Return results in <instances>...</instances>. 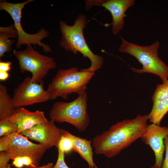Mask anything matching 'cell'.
I'll return each instance as SVG.
<instances>
[{
    "label": "cell",
    "mask_w": 168,
    "mask_h": 168,
    "mask_svg": "<svg viewBox=\"0 0 168 168\" xmlns=\"http://www.w3.org/2000/svg\"><path fill=\"white\" fill-rule=\"evenodd\" d=\"M148 115H138L135 118L117 123L93 139L95 153L108 158L118 155L141 138L147 126Z\"/></svg>",
    "instance_id": "1"
},
{
    "label": "cell",
    "mask_w": 168,
    "mask_h": 168,
    "mask_svg": "<svg viewBox=\"0 0 168 168\" xmlns=\"http://www.w3.org/2000/svg\"><path fill=\"white\" fill-rule=\"evenodd\" d=\"M87 23L86 16L82 14L79 15L72 26L68 25L64 21H60L59 28L62 36L59 44L67 51L75 54L79 52L84 58L89 59L91 62L90 66L84 69L86 72L95 73L102 66L104 59L102 56L93 53L86 42L83 30Z\"/></svg>",
    "instance_id": "2"
},
{
    "label": "cell",
    "mask_w": 168,
    "mask_h": 168,
    "mask_svg": "<svg viewBox=\"0 0 168 168\" xmlns=\"http://www.w3.org/2000/svg\"><path fill=\"white\" fill-rule=\"evenodd\" d=\"M121 39L119 51L134 57L142 65V69L131 68L133 72L155 74L159 76L162 82L168 79V67L158 57L160 43L158 41L150 45L142 46L128 42L122 37Z\"/></svg>",
    "instance_id": "3"
},
{
    "label": "cell",
    "mask_w": 168,
    "mask_h": 168,
    "mask_svg": "<svg viewBox=\"0 0 168 168\" xmlns=\"http://www.w3.org/2000/svg\"><path fill=\"white\" fill-rule=\"evenodd\" d=\"M95 72L80 70L74 67L67 69H60L48 85L47 91L51 99L61 97L67 99L68 96L73 93L78 95L85 91L87 85Z\"/></svg>",
    "instance_id": "4"
},
{
    "label": "cell",
    "mask_w": 168,
    "mask_h": 168,
    "mask_svg": "<svg viewBox=\"0 0 168 168\" xmlns=\"http://www.w3.org/2000/svg\"><path fill=\"white\" fill-rule=\"evenodd\" d=\"M87 98L85 91L72 101L54 103L49 113L51 120L55 122L69 123L79 131L84 132L90 123L87 110Z\"/></svg>",
    "instance_id": "5"
},
{
    "label": "cell",
    "mask_w": 168,
    "mask_h": 168,
    "mask_svg": "<svg viewBox=\"0 0 168 168\" xmlns=\"http://www.w3.org/2000/svg\"><path fill=\"white\" fill-rule=\"evenodd\" d=\"M13 54L18 61L20 71L31 72V81L34 83L42 82L49 71L57 67L53 58L40 54L33 48L31 44L27 45L23 50H14Z\"/></svg>",
    "instance_id": "6"
},
{
    "label": "cell",
    "mask_w": 168,
    "mask_h": 168,
    "mask_svg": "<svg viewBox=\"0 0 168 168\" xmlns=\"http://www.w3.org/2000/svg\"><path fill=\"white\" fill-rule=\"evenodd\" d=\"M47 149L44 145L33 143L27 137L17 132L0 139V152H5L10 160L19 156H29L37 167Z\"/></svg>",
    "instance_id": "7"
},
{
    "label": "cell",
    "mask_w": 168,
    "mask_h": 168,
    "mask_svg": "<svg viewBox=\"0 0 168 168\" xmlns=\"http://www.w3.org/2000/svg\"><path fill=\"white\" fill-rule=\"evenodd\" d=\"M34 1L28 0L24 2L14 3L4 0L0 2V9L7 12L13 21L14 25L18 33V40L16 45L17 49H20L24 44H32L35 47L37 45L42 47L43 51L45 53L51 52L50 47L41 42L42 40L49 36V33L47 30L42 28L35 34H30L24 30L21 25L23 8L26 5Z\"/></svg>",
    "instance_id": "8"
},
{
    "label": "cell",
    "mask_w": 168,
    "mask_h": 168,
    "mask_svg": "<svg viewBox=\"0 0 168 168\" xmlns=\"http://www.w3.org/2000/svg\"><path fill=\"white\" fill-rule=\"evenodd\" d=\"M43 81L39 83L31 82L27 77L14 89L12 97L13 105L16 108L31 105L51 100L47 90L44 89Z\"/></svg>",
    "instance_id": "9"
},
{
    "label": "cell",
    "mask_w": 168,
    "mask_h": 168,
    "mask_svg": "<svg viewBox=\"0 0 168 168\" xmlns=\"http://www.w3.org/2000/svg\"><path fill=\"white\" fill-rule=\"evenodd\" d=\"M167 136L168 127H161L152 123L147 126L141 138L154 152L155 162L151 168H161L165 151L164 140Z\"/></svg>",
    "instance_id": "10"
},
{
    "label": "cell",
    "mask_w": 168,
    "mask_h": 168,
    "mask_svg": "<svg viewBox=\"0 0 168 168\" xmlns=\"http://www.w3.org/2000/svg\"><path fill=\"white\" fill-rule=\"evenodd\" d=\"M21 134L44 145L47 149L53 147H58L62 135V129L58 128L51 120L36 125Z\"/></svg>",
    "instance_id": "11"
},
{
    "label": "cell",
    "mask_w": 168,
    "mask_h": 168,
    "mask_svg": "<svg viewBox=\"0 0 168 168\" xmlns=\"http://www.w3.org/2000/svg\"><path fill=\"white\" fill-rule=\"evenodd\" d=\"M7 119L15 125L19 133L48 121L43 111L39 110L30 111L24 107L16 109Z\"/></svg>",
    "instance_id": "12"
},
{
    "label": "cell",
    "mask_w": 168,
    "mask_h": 168,
    "mask_svg": "<svg viewBox=\"0 0 168 168\" xmlns=\"http://www.w3.org/2000/svg\"><path fill=\"white\" fill-rule=\"evenodd\" d=\"M135 2L134 0H105L101 5L111 14L112 31L114 34H118L123 29L125 12Z\"/></svg>",
    "instance_id": "13"
},
{
    "label": "cell",
    "mask_w": 168,
    "mask_h": 168,
    "mask_svg": "<svg viewBox=\"0 0 168 168\" xmlns=\"http://www.w3.org/2000/svg\"><path fill=\"white\" fill-rule=\"evenodd\" d=\"M62 134L72 141L73 150L78 153L87 163L89 168H97L93 160V152L91 140L75 136L68 131L62 129Z\"/></svg>",
    "instance_id": "14"
},
{
    "label": "cell",
    "mask_w": 168,
    "mask_h": 168,
    "mask_svg": "<svg viewBox=\"0 0 168 168\" xmlns=\"http://www.w3.org/2000/svg\"><path fill=\"white\" fill-rule=\"evenodd\" d=\"M16 110L6 86L0 83V122L7 119Z\"/></svg>",
    "instance_id": "15"
},
{
    "label": "cell",
    "mask_w": 168,
    "mask_h": 168,
    "mask_svg": "<svg viewBox=\"0 0 168 168\" xmlns=\"http://www.w3.org/2000/svg\"><path fill=\"white\" fill-rule=\"evenodd\" d=\"M16 38L15 35L5 33H0V59L4 56L5 53H8L12 49V47L15 40L10 39L11 38Z\"/></svg>",
    "instance_id": "16"
},
{
    "label": "cell",
    "mask_w": 168,
    "mask_h": 168,
    "mask_svg": "<svg viewBox=\"0 0 168 168\" xmlns=\"http://www.w3.org/2000/svg\"><path fill=\"white\" fill-rule=\"evenodd\" d=\"M158 84L152 97L153 103L168 100V80Z\"/></svg>",
    "instance_id": "17"
},
{
    "label": "cell",
    "mask_w": 168,
    "mask_h": 168,
    "mask_svg": "<svg viewBox=\"0 0 168 168\" xmlns=\"http://www.w3.org/2000/svg\"><path fill=\"white\" fill-rule=\"evenodd\" d=\"M12 164L17 168H22L25 166L26 168H34L37 167L33 160L27 156H19L14 158Z\"/></svg>",
    "instance_id": "18"
},
{
    "label": "cell",
    "mask_w": 168,
    "mask_h": 168,
    "mask_svg": "<svg viewBox=\"0 0 168 168\" xmlns=\"http://www.w3.org/2000/svg\"><path fill=\"white\" fill-rule=\"evenodd\" d=\"M17 132V128L15 125L8 119L0 122V136L8 135Z\"/></svg>",
    "instance_id": "19"
},
{
    "label": "cell",
    "mask_w": 168,
    "mask_h": 168,
    "mask_svg": "<svg viewBox=\"0 0 168 168\" xmlns=\"http://www.w3.org/2000/svg\"><path fill=\"white\" fill-rule=\"evenodd\" d=\"M73 142L69 137L62 134L59 141L58 149L64 153H68L73 150Z\"/></svg>",
    "instance_id": "20"
},
{
    "label": "cell",
    "mask_w": 168,
    "mask_h": 168,
    "mask_svg": "<svg viewBox=\"0 0 168 168\" xmlns=\"http://www.w3.org/2000/svg\"><path fill=\"white\" fill-rule=\"evenodd\" d=\"M58 151L57 160L55 164L52 168H69L65 161V153L59 149H58Z\"/></svg>",
    "instance_id": "21"
},
{
    "label": "cell",
    "mask_w": 168,
    "mask_h": 168,
    "mask_svg": "<svg viewBox=\"0 0 168 168\" xmlns=\"http://www.w3.org/2000/svg\"><path fill=\"white\" fill-rule=\"evenodd\" d=\"M3 33L13 35L18 37L17 32L14 25L7 27H0V33Z\"/></svg>",
    "instance_id": "22"
},
{
    "label": "cell",
    "mask_w": 168,
    "mask_h": 168,
    "mask_svg": "<svg viewBox=\"0 0 168 168\" xmlns=\"http://www.w3.org/2000/svg\"><path fill=\"white\" fill-rule=\"evenodd\" d=\"M165 145V156L161 168H168V136L164 140Z\"/></svg>",
    "instance_id": "23"
},
{
    "label": "cell",
    "mask_w": 168,
    "mask_h": 168,
    "mask_svg": "<svg viewBox=\"0 0 168 168\" xmlns=\"http://www.w3.org/2000/svg\"><path fill=\"white\" fill-rule=\"evenodd\" d=\"M105 0H86L85 1V8L88 10L93 5H101Z\"/></svg>",
    "instance_id": "24"
},
{
    "label": "cell",
    "mask_w": 168,
    "mask_h": 168,
    "mask_svg": "<svg viewBox=\"0 0 168 168\" xmlns=\"http://www.w3.org/2000/svg\"><path fill=\"white\" fill-rule=\"evenodd\" d=\"M10 160L5 152H0V167L5 166L7 165Z\"/></svg>",
    "instance_id": "25"
},
{
    "label": "cell",
    "mask_w": 168,
    "mask_h": 168,
    "mask_svg": "<svg viewBox=\"0 0 168 168\" xmlns=\"http://www.w3.org/2000/svg\"><path fill=\"white\" fill-rule=\"evenodd\" d=\"M12 63L10 61L7 62H0V71L8 72L12 68Z\"/></svg>",
    "instance_id": "26"
},
{
    "label": "cell",
    "mask_w": 168,
    "mask_h": 168,
    "mask_svg": "<svg viewBox=\"0 0 168 168\" xmlns=\"http://www.w3.org/2000/svg\"><path fill=\"white\" fill-rule=\"evenodd\" d=\"M8 72L0 71V80L1 81H4L7 80L9 77Z\"/></svg>",
    "instance_id": "27"
},
{
    "label": "cell",
    "mask_w": 168,
    "mask_h": 168,
    "mask_svg": "<svg viewBox=\"0 0 168 168\" xmlns=\"http://www.w3.org/2000/svg\"><path fill=\"white\" fill-rule=\"evenodd\" d=\"M53 165L52 163H48L44 165L40 166H38L34 168H52Z\"/></svg>",
    "instance_id": "28"
},
{
    "label": "cell",
    "mask_w": 168,
    "mask_h": 168,
    "mask_svg": "<svg viewBox=\"0 0 168 168\" xmlns=\"http://www.w3.org/2000/svg\"><path fill=\"white\" fill-rule=\"evenodd\" d=\"M0 168H11V167L10 165L8 164L6 166L1 167H0Z\"/></svg>",
    "instance_id": "29"
}]
</instances>
